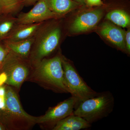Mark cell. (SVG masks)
Here are the masks:
<instances>
[{
	"label": "cell",
	"mask_w": 130,
	"mask_h": 130,
	"mask_svg": "<svg viewBox=\"0 0 130 130\" xmlns=\"http://www.w3.org/2000/svg\"><path fill=\"white\" fill-rule=\"evenodd\" d=\"M114 104L112 93L109 91H103L79 103L73 113L91 124L109 116L113 110Z\"/></svg>",
	"instance_id": "obj_1"
},
{
	"label": "cell",
	"mask_w": 130,
	"mask_h": 130,
	"mask_svg": "<svg viewBox=\"0 0 130 130\" xmlns=\"http://www.w3.org/2000/svg\"><path fill=\"white\" fill-rule=\"evenodd\" d=\"M64 71V83L68 93L78 103L97 94L86 83L74 65L64 57H61Z\"/></svg>",
	"instance_id": "obj_2"
},
{
	"label": "cell",
	"mask_w": 130,
	"mask_h": 130,
	"mask_svg": "<svg viewBox=\"0 0 130 130\" xmlns=\"http://www.w3.org/2000/svg\"><path fill=\"white\" fill-rule=\"evenodd\" d=\"M38 72L43 80L53 89L68 93L64 83V71L60 56L43 60L38 67Z\"/></svg>",
	"instance_id": "obj_3"
},
{
	"label": "cell",
	"mask_w": 130,
	"mask_h": 130,
	"mask_svg": "<svg viewBox=\"0 0 130 130\" xmlns=\"http://www.w3.org/2000/svg\"><path fill=\"white\" fill-rule=\"evenodd\" d=\"M76 104V101L71 96L50 108L43 116L38 118L36 123L48 124L53 129L58 122L73 113Z\"/></svg>",
	"instance_id": "obj_4"
},
{
	"label": "cell",
	"mask_w": 130,
	"mask_h": 130,
	"mask_svg": "<svg viewBox=\"0 0 130 130\" xmlns=\"http://www.w3.org/2000/svg\"><path fill=\"white\" fill-rule=\"evenodd\" d=\"M58 17L50 9L47 0H38L29 11L20 14L17 21L20 25L30 24Z\"/></svg>",
	"instance_id": "obj_5"
},
{
	"label": "cell",
	"mask_w": 130,
	"mask_h": 130,
	"mask_svg": "<svg viewBox=\"0 0 130 130\" xmlns=\"http://www.w3.org/2000/svg\"><path fill=\"white\" fill-rule=\"evenodd\" d=\"M103 11L98 8L84 12L77 16L72 24L70 30L78 33L88 31L95 27L102 18Z\"/></svg>",
	"instance_id": "obj_6"
},
{
	"label": "cell",
	"mask_w": 130,
	"mask_h": 130,
	"mask_svg": "<svg viewBox=\"0 0 130 130\" xmlns=\"http://www.w3.org/2000/svg\"><path fill=\"white\" fill-rule=\"evenodd\" d=\"M5 110L9 116L18 120L36 123L38 118L33 117L25 111L21 107L18 96L9 86L6 88V107Z\"/></svg>",
	"instance_id": "obj_7"
},
{
	"label": "cell",
	"mask_w": 130,
	"mask_h": 130,
	"mask_svg": "<svg viewBox=\"0 0 130 130\" xmlns=\"http://www.w3.org/2000/svg\"><path fill=\"white\" fill-rule=\"evenodd\" d=\"M61 34L59 27L51 28L45 32L38 43L36 53L37 59L46 57L56 49L59 43Z\"/></svg>",
	"instance_id": "obj_8"
},
{
	"label": "cell",
	"mask_w": 130,
	"mask_h": 130,
	"mask_svg": "<svg viewBox=\"0 0 130 130\" xmlns=\"http://www.w3.org/2000/svg\"><path fill=\"white\" fill-rule=\"evenodd\" d=\"M100 33L103 37L123 51H125V31L111 22L106 21L101 26Z\"/></svg>",
	"instance_id": "obj_9"
},
{
	"label": "cell",
	"mask_w": 130,
	"mask_h": 130,
	"mask_svg": "<svg viewBox=\"0 0 130 130\" xmlns=\"http://www.w3.org/2000/svg\"><path fill=\"white\" fill-rule=\"evenodd\" d=\"M91 126V124L84 119L73 113L58 122L53 130H80Z\"/></svg>",
	"instance_id": "obj_10"
},
{
	"label": "cell",
	"mask_w": 130,
	"mask_h": 130,
	"mask_svg": "<svg viewBox=\"0 0 130 130\" xmlns=\"http://www.w3.org/2000/svg\"><path fill=\"white\" fill-rule=\"evenodd\" d=\"M8 66L6 83L18 88L28 76V68L20 63H14Z\"/></svg>",
	"instance_id": "obj_11"
},
{
	"label": "cell",
	"mask_w": 130,
	"mask_h": 130,
	"mask_svg": "<svg viewBox=\"0 0 130 130\" xmlns=\"http://www.w3.org/2000/svg\"><path fill=\"white\" fill-rule=\"evenodd\" d=\"M42 23L20 25L12 32H11L3 40L4 41L14 42L26 40L31 37L40 28Z\"/></svg>",
	"instance_id": "obj_12"
},
{
	"label": "cell",
	"mask_w": 130,
	"mask_h": 130,
	"mask_svg": "<svg viewBox=\"0 0 130 130\" xmlns=\"http://www.w3.org/2000/svg\"><path fill=\"white\" fill-rule=\"evenodd\" d=\"M49 8L57 16H61L81 7L73 0H47Z\"/></svg>",
	"instance_id": "obj_13"
},
{
	"label": "cell",
	"mask_w": 130,
	"mask_h": 130,
	"mask_svg": "<svg viewBox=\"0 0 130 130\" xmlns=\"http://www.w3.org/2000/svg\"><path fill=\"white\" fill-rule=\"evenodd\" d=\"M35 41L32 38L21 41L14 42L4 41L6 48L16 54L22 56H26L29 53L31 48Z\"/></svg>",
	"instance_id": "obj_14"
},
{
	"label": "cell",
	"mask_w": 130,
	"mask_h": 130,
	"mask_svg": "<svg viewBox=\"0 0 130 130\" xmlns=\"http://www.w3.org/2000/svg\"><path fill=\"white\" fill-rule=\"evenodd\" d=\"M105 19L119 27L126 28L130 26V16L123 9H116L110 11L106 15Z\"/></svg>",
	"instance_id": "obj_15"
},
{
	"label": "cell",
	"mask_w": 130,
	"mask_h": 130,
	"mask_svg": "<svg viewBox=\"0 0 130 130\" xmlns=\"http://www.w3.org/2000/svg\"><path fill=\"white\" fill-rule=\"evenodd\" d=\"M23 5V0H0L1 15H6L18 11Z\"/></svg>",
	"instance_id": "obj_16"
},
{
	"label": "cell",
	"mask_w": 130,
	"mask_h": 130,
	"mask_svg": "<svg viewBox=\"0 0 130 130\" xmlns=\"http://www.w3.org/2000/svg\"><path fill=\"white\" fill-rule=\"evenodd\" d=\"M15 21L12 19H0V41L5 40L11 32Z\"/></svg>",
	"instance_id": "obj_17"
},
{
	"label": "cell",
	"mask_w": 130,
	"mask_h": 130,
	"mask_svg": "<svg viewBox=\"0 0 130 130\" xmlns=\"http://www.w3.org/2000/svg\"><path fill=\"white\" fill-rule=\"evenodd\" d=\"M6 107V88L0 87V110H4Z\"/></svg>",
	"instance_id": "obj_18"
},
{
	"label": "cell",
	"mask_w": 130,
	"mask_h": 130,
	"mask_svg": "<svg viewBox=\"0 0 130 130\" xmlns=\"http://www.w3.org/2000/svg\"><path fill=\"white\" fill-rule=\"evenodd\" d=\"M125 52L127 54L130 53V30L128 29V30L125 31Z\"/></svg>",
	"instance_id": "obj_19"
},
{
	"label": "cell",
	"mask_w": 130,
	"mask_h": 130,
	"mask_svg": "<svg viewBox=\"0 0 130 130\" xmlns=\"http://www.w3.org/2000/svg\"><path fill=\"white\" fill-rule=\"evenodd\" d=\"M85 5L87 6H101L103 5L102 0H85Z\"/></svg>",
	"instance_id": "obj_20"
},
{
	"label": "cell",
	"mask_w": 130,
	"mask_h": 130,
	"mask_svg": "<svg viewBox=\"0 0 130 130\" xmlns=\"http://www.w3.org/2000/svg\"><path fill=\"white\" fill-rule=\"evenodd\" d=\"M7 49L4 48L0 43V62L2 63L5 60L7 56Z\"/></svg>",
	"instance_id": "obj_21"
},
{
	"label": "cell",
	"mask_w": 130,
	"mask_h": 130,
	"mask_svg": "<svg viewBox=\"0 0 130 130\" xmlns=\"http://www.w3.org/2000/svg\"><path fill=\"white\" fill-rule=\"evenodd\" d=\"M8 75L6 72H4L0 74V87L6 83Z\"/></svg>",
	"instance_id": "obj_22"
},
{
	"label": "cell",
	"mask_w": 130,
	"mask_h": 130,
	"mask_svg": "<svg viewBox=\"0 0 130 130\" xmlns=\"http://www.w3.org/2000/svg\"><path fill=\"white\" fill-rule=\"evenodd\" d=\"M38 0H23L24 5H31L35 4Z\"/></svg>",
	"instance_id": "obj_23"
},
{
	"label": "cell",
	"mask_w": 130,
	"mask_h": 130,
	"mask_svg": "<svg viewBox=\"0 0 130 130\" xmlns=\"http://www.w3.org/2000/svg\"><path fill=\"white\" fill-rule=\"evenodd\" d=\"M73 1L79 3L81 6L85 5V0H73Z\"/></svg>",
	"instance_id": "obj_24"
},
{
	"label": "cell",
	"mask_w": 130,
	"mask_h": 130,
	"mask_svg": "<svg viewBox=\"0 0 130 130\" xmlns=\"http://www.w3.org/2000/svg\"><path fill=\"white\" fill-rule=\"evenodd\" d=\"M5 129V128L3 127V126L1 124H0V130H3Z\"/></svg>",
	"instance_id": "obj_25"
},
{
	"label": "cell",
	"mask_w": 130,
	"mask_h": 130,
	"mask_svg": "<svg viewBox=\"0 0 130 130\" xmlns=\"http://www.w3.org/2000/svg\"><path fill=\"white\" fill-rule=\"evenodd\" d=\"M2 64V63H1V62H0V67H1V66Z\"/></svg>",
	"instance_id": "obj_26"
},
{
	"label": "cell",
	"mask_w": 130,
	"mask_h": 130,
	"mask_svg": "<svg viewBox=\"0 0 130 130\" xmlns=\"http://www.w3.org/2000/svg\"><path fill=\"white\" fill-rule=\"evenodd\" d=\"M1 11H0V16H1Z\"/></svg>",
	"instance_id": "obj_27"
}]
</instances>
